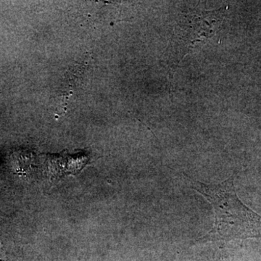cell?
I'll return each mask as SVG.
<instances>
[{"instance_id": "obj_2", "label": "cell", "mask_w": 261, "mask_h": 261, "mask_svg": "<svg viewBox=\"0 0 261 261\" xmlns=\"http://www.w3.org/2000/svg\"><path fill=\"white\" fill-rule=\"evenodd\" d=\"M221 10L185 14L175 29L173 37L181 61L192 49L203 45L216 35L221 27Z\"/></svg>"}, {"instance_id": "obj_1", "label": "cell", "mask_w": 261, "mask_h": 261, "mask_svg": "<svg viewBox=\"0 0 261 261\" xmlns=\"http://www.w3.org/2000/svg\"><path fill=\"white\" fill-rule=\"evenodd\" d=\"M190 188L198 192L212 205L214 226L199 241L261 238V216L249 208L237 195L234 176L219 185H206L185 175Z\"/></svg>"}]
</instances>
